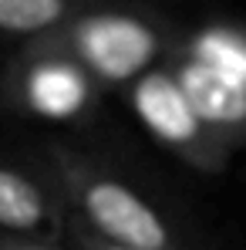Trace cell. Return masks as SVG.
<instances>
[{"label":"cell","mask_w":246,"mask_h":250,"mask_svg":"<svg viewBox=\"0 0 246 250\" xmlns=\"http://www.w3.org/2000/svg\"><path fill=\"white\" fill-rule=\"evenodd\" d=\"M41 166L54 179L68 216L101 240L128 250H199L189 223L118 166L68 142H47Z\"/></svg>","instance_id":"1"},{"label":"cell","mask_w":246,"mask_h":250,"mask_svg":"<svg viewBox=\"0 0 246 250\" xmlns=\"http://www.w3.org/2000/svg\"><path fill=\"white\" fill-rule=\"evenodd\" d=\"M186 27L155 0H105L71 17L51 41L64 47L95 84L122 95L142 75L162 68Z\"/></svg>","instance_id":"2"},{"label":"cell","mask_w":246,"mask_h":250,"mask_svg":"<svg viewBox=\"0 0 246 250\" xmlns=\"http://www.w3.org/2000/svg\"><path fill=\"white\" fill-rule=\"evenodd\" d=\"M206 125L236 152L246 146V27L219 21L186 27L165 61Z\"/></svg>","instance_id":"3"},{"label":"cell","mask_w":246,"mask_h":250,"mask_svg":"<svg viewBox=\"0 0 246 250\" xmlns=\"http://www.w3.org/2000/svg\"><path fill=\"white\" fill-rule=\"evenodd\" d=\"M0 98L10 112L47 125H84L101 112L105 91L81 64L51 38L14 47Z\"/></svg>","instance_id":"4"},{"label":"cell","mask_w":246,"mask_h":250,"mask_svg":"<svg viewBox=\"0 0 246 250\" xmlns=\"http://www.w3.org/2000/svg\"><path fill=\"white\" fill-rule=\"evenodd\" d=\"M122 98L135 112V119L142 122V128L189 169L216 176L229 166L233 149L206 125V119L189 102V95L182 91V84L169 71V64L142 75L135 84H128Z\"/></svg>","instance_id":"5"},{"label":"cell","mask_w":246,"mask_h":250,"mask_svg":"<svg viewBox=\"0 0 246 250\" xmlns=\"http://www.w3.org/2000/svg\"><path fill=\"white\" fill-rule=\"evenodd\" d=\"M68 209L47 169L0 159V233L61 240Z\"/></svg>","instance_id":"6"},{"label":"cell","mask_w":246,"mask_h":250,"mask_svg":"<svg viewBox=\"0 0 246 250\" xmlns=\"http://www.w3.org/2000/svg\"><path fill=\"white\" fill-rule=\"evenodd\" d=\"M105 0H0V44H31L51 38L81 10Z\"/></svg>","instance_id":"7"},{"label":"cell","mask_w":246,"mask_h":250,"mask_svg":"<svg viewBox=\"0 0 246 250\" xmlns=\"http://www.w3.org/2000/svg\"><path fill=\"white\" fill-rule=\"evenodd\" d=\"M61 240L68 244L71 250H128V247H118V244H112V240H101L98 233H91L88 227H81L78 220H64V233H61Z\"/></svg>","instance_id":"8"},{"label":"cell","mask_w":246,"mask_h":250,"mask_svg":"<svg viewBox=\"0 0 246 250\" xmlns=\"http://www.w3.org/2000/svg\"><path fill=\"white\" fill-rule=\"evenodd\" d=\"M0 250H71L64 240L51 237H7L0 233Z\"/></svg>","instance_id":"9"}]
</instances>
